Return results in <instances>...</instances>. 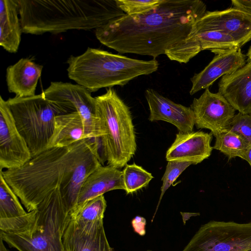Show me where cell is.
Masks as SVG:
<instances>
[{
  "mask_svg": "<svg viewBox=\"0 0 251 251\" xmlns=\"http://www.w3.org/2000/svg\"><path fill=\"white\" fill-rule=\"evenodd\" d=\"M199 0H162L150 11L115 19L95 30L97 39L120 54L155 59L184 40L206 12Z\"/></svg>",
  "mask_w": 251,
  "mask_h": 251,
  "instance_id": "obj_1",
  "label": "cell"
},
{
  "mask_svg": "<svg viewBox=\"0 0 251 251\" xmlns=\"http://www.w3.org/2000/svg\"><path fill=\"white\" fill-rule=\"evenodd\" d=\"M22 31L41 35L95 30L126 14L116 0H17Z\"/></svg>",
  "mask_w": 251,
  "mask_h": 251,
  "instance_id": "obj_2",
  "label": "cell"
},
{
  "mask_svg": "<svg viewBox=\"0 0 251 251\" xmlns=\"http://www.w3.org/2000/svg\"><path fill=\"white\" fill-rule=\"evenodd\" d=\"M87 139L66 147L48 149L18 168L0 170L27 212L36 209L52 191L67 185Z\"/></svg>",
  "mask_w": 251,
  "mask_h": 251,
  "instance_id": "obj_3",
  "label": "cell"
},
{
  "mask_svg": "<svg viewBox=\"0 0 251 251\" xmlns=\"http://www.w3.org/2000/svg\"><path fill=\"white\" fill-rule=\"evenodd\" d=\"M67 62L69 78L91 93L102 88L123 86L159 67L155 59L139 60L91 48L79 55H71Z\"/></svg>",
  "mask_w": 251,
  "mask_h": 251,
  "instance_id": "obj_4",
  "label": "cell"
},
{
  "mask_svg": "<svg viewBox=\"0 0 251 251\" xmlns=\"http://www.w3.org/2000/svg\"><path fill=\"white\" fill-rule=\"evenodd\" d=\"M95 98L104 161L119 169L127 164L137 149L130 110L113 88Z\"/></svg>",
  "mask_w": 251,
  "mask_h": 251,
  "instance_id": "obj_5",
  "label": "cell"
},
{
  "mask_svg": "<svg viewBox=\"0 0 251 251\" xmlns=\"http://www.w3.org/2000/svg\"><path fill=\"white\" fill-rule=\"evenodd\" d=\"M69 218L57 188L34 210L33 217L25 226L14 232L0 231V236L18 251H65L63 236Z\"/></svg>",
  "mask_w": 251,
  "mask_h": 251,
  "instance_id": "obj_6",
  "label": "cell"
},
{
  "mask_svg": "<svg viewBox=\"0 0 251 251\" xmlns=\"http://www.w3.org/2000/svg\"><path fill=\"white\" fill-rule=\"evenodd\" d=\"M6 101L32 157L47 150L53 134L55 117L69 113L47 99L43 92L29 97H15Z\"/></svg>",
  "mask_w": 251,
  "mask_h": 251,
  "instance_id": "obj_7",
  "label": "cell"
},
{
  "mask_svg": "<svg viewBox=\"0 0 251 251\" xmlns=\"http://www.w3.org/2000/svg\"><path fill=\"white\" fill-rule=\"evenodd\" d=\"M251 249V221H211L202 225L182 251H245Z\"/></svg>",
  "mask_w": 251,
  "mask_h": 251,
  "instance_id": "obj_8",
  "label": "cell"
},
{
  "mask_svg": "<svg viewBox=\"0 0 251 251\" xmlns=\"http://www.w3.org/2000/svg\"><path fill=\"white\" fill-rule=\"evenodd\" d=\"M43 92L47 99L56 103L69 113L77 112L83 120L89 138L100 139L95 98L89 91L77 84L59 81L51 82Z\"/></svg>",
  "mask_w": 251,
  "mask_h": 251,
  "instance_id": "obj_9",
  "label": "cell"
},
{
  "mask_svg": "<svg viewBox=\"0 0 251 251\" xmlns=\"http://www.w3.org/2000/svg\"><path fill=\"white\" fill-rule=\"evenodd\" d=\"M190 107L197 128L208 129L215 137L228 129L236 110L223 95L209 88L193 100Z\"/></svg>",
  "mask_w": 251,
  "mask_h": 251,
  "instance_id": "obj_10",
  "label": "cell"
},
{
  "mask_svg": "<svg viewBox=\"0 0 251 251\" xmlns=\"http://www.w3.org/2000/svg\"><path fill=\"white\" fill-rule=\"evenodd\" d=\"M32 158L28 146L16 126L10 110L0 98V170L18 168Z\"/></svg>",
  "mask_w": 251,
  "mask_h": 251,
  "instance_id": "obj_11",
  "label": "cell"
},
{
  "mask_svg": "<svg viewBox=\"0 0 251 251\" xmlns=\"http://www.w3.org/2000/svg\"><path fill=\"white\" fill-rule=\"evenodd\" d=\"M193 29L221 31L232 37L242 47L251 40V17L234 7L206 11Z\"/></svg>",
  "mask_w": 251,
  "mask_h": 251,
  "instance_id": "obj_12",
  "label": "cell"
},
{
  "mask_svg": "<svg viewBox=\"0 0 251 251\" xmlns=\"http://www.w3.org/2000/svg\"><path fill=\"white\" fill-rule=\"evenodd\" d=\"M100 148V139H87L77 158L68 184L63 189L60 190L69 214L76 207L79 192L86 179L102 166Z\"/></svg>",
  "mask_w": 251,
  "mask_h": 251,
  "instance_id": "obj_13",
  "label": "cell"
},
{
  "mask_svg": "<svg viewBox=\"0 0 251 251\" xmlns=\"http://www.w3.org/2000/svg\"><path fill=\"white\" fill-rule=\"evenodd\" d=\"M145 96L150 109V121L170 123L177 128L179 132L193 131L195 121L190 107L176 103L151 88L145 91Z\"/></svg>",
  "mask_w": 251,
  "mask_h": 251,
  "instance_id": "obj_14",
  "label": "cell"
},
{
  "mask_svg": "<svg viewBox=\"0 0 251 251\" xmlns=\"http://www.w3.org/2000/svg\"><path fill=\"white\" fill-rule=\"evenodd\" d=\"M211 51L215 54L212 61L203 70L191 78V95L209 88L220 76L230 74L246 64V56L240 48Z\"/></svg>",
  "mask_w": 251,
  "mask_h": 251,
  "instance_id": "obj_15",
  "label": "cell"
},
{
  "mask_svg": "<svg viewBox=\"0 0 251 251\" xmlns=\"http://www.w3.org/2000/svg\"><path fill=\"white\" fill-rule=\"evenodd\" d=\"M212 135L201 131L178 132L166 152V160L188 161L193 164L201 162L211 154Z\"/></svg>",
  "mask_w": 251,
  "mask_h": 251,
  "instance_id": "obj_16",
  "label": "cell"
},
{
  "mask_svg": "<svg viewBox=\"0 0 251 251\" xmlns=\"http://www.w3.org/2000/svg\"><path fill=\"white\" fill-rule=\"evenodd\" d=\"M218 92L240 113H251V64L222 76Z\"/></svg>",
  "mask_w": 251,
  "mask_h": 251,
  "instance_id": "obj_17",
  "label": "cell"
},
{
  "mask_svg": "<svg viewBox=\"0 0 251 251\" xmlns=\"http://www.w3.org/2000/svg\"><path fill=\"white\" fill-rule=\"evenodd\" d=\"M63 243L65 251H113L107 239L103 223L79 228L70 217L63 236Z\"/></svg>",
  "mask_w": 251,
  "mask_h": 251,
  "instance_id": "obj_18",
  "label": "cell"
},
{
  "mask_svg": "<svg viewBox=\"0 0 251 251\" xmlns=\"http://www.w3.org/2000/svg\"><path fill=\"white\" fill-rule=\"evenodd\" d=\"M43 69L42 65L28 58H21L8 66L6 71V81L9 92L19 98L35 95Z\"/></svg>",
  "mask_w": 251,
  "mask_h": 251,
  "instance_id": "obj_19",
  "label": "cell"
},
{
  "mask_svg": "<svg viewBox=\"0 0 251 251\" xmlns=\"http://www.w3.org/2000/svg\"><path fill=\"white\" fill-rule=\"evenodd\" d=\"M125 189L122 171L109 165L101 166L84 182L75 208L86 201L103 195L107 192L117 189L125 190Z\"/></svg>",
  "mask_w": 251,
  "mask_h": 251,
  "instance_id": "obj_20",
  "label": "cell"
},
{
  "mask_svg": "<svg viewBox=\"0 0 251 251\" xmlns=\"http://www.w3.org/2000/svg\"><path fill=\"white\" fill-rule=\"evenodd\" d=\"M17 0H0V45L10 53L17 52L23 32Z\"/></svg>",
  "mask_w": 251,
  "mask_h": 251,
  "instance_id": "obj_21",
  "label": "cell"
},
{
  "mask_svg": "<svg viewBox=\"0 0 251 251\" xmlns=\"http://www.w3.org/2000/svg\"><path fill=\"white\" fill-rule=\"evenodd\" d=\"M89 138L83 120L77 112L57 116L54 130L47 149L66 147Z\"/></svg>",
  "mask_w": 251,
  "mask_h": 251,
  "instance_id": "obj_22",
  "label": "cell"
},
{
  "mask_svg": "<svg viewBox=\"0 0 251 251\" xmlns=\"http://www.w3.org/2000/svg\"><path fill=\"white\" fill-rule=\"evenodd\" d=\"M106 208L103 195L86 201L69 214L78 227L84 228L103 222Z\"/></svg>",
  "mask_w": 251,
  "mask_h": 251,
  "instance_id": "obj_23",
  "label": "cell"
},
{
  "mask_svg": "<svg viewBox=\"0 0 251 251\" xmlns=\"http://www.w3.org/2000/svg\"><path fill=\"white\" fill-rule=\"evenodd\" d=\"M215 138L213 149L220 151L229 159L236 157L242 158L251 145L242 136L228 129Z\"/></svg>",
  "mask_w": 251,
  "mask_h": 251,
  "instance_id": "obj_24",
  "label": "cell"
},
{
  "mask_svg": "<svg viewBox=\"0 0 251 251\" xmlns=\"http://www.w3.org/2000/svg\"><path fill=\"white\" fill-rule=\"evenodd\" d=\"M17 196L0 173V218H12L25 215Z\"/></svg>",
  "mask_w": 251,
  "mask_h": 251,
  "instance_id": "obj_25",
  "label": "cell"
},
{
  "mask_svg": "<svg viewBox=\"0 0 251 251\" xmlns=\"http://www.w3.org/2000/svg\"><path fill=\"white\" fill-rule=\"evenodd\" d=\"M122 172L125 190L127 194L145 187L153 178L151 173L135 163L126 164Z\"/></svg>",
  "mask_w": 251,
  "mask_h": 251,
  "instance_id": "obj_26",
  "label": "cell"
},
{
  "mask_svg": "<svg viewBox=\"0 0 251 251\" xmlns=\"http://www.w3.org/2000/svg\"><path fill=\"white\" fill-rule=\"evenodd\" d=\"M192 164H193L192 163L188 161L176 160L168 161L165 173L161 179L162 185L161 188V194L156 212L166 191L173 184L181 174Z\"/></svg>",
  "mask_w": 251,
  "mask_h": 251,
  "instance_id": "obj_27",
  "label": "cell"
},
{
  "mask_svg": "<svg viewBox=\"0 0 251 251\" xmlns=\"http://www.w3.org/2000/svg\"><path fill=\"white\" fill-rule=\"evenodd\" d=\"M162 0H116L117 6L127 15L146 13L158 6Z\"/></svg>",
  "mask_w": 251,
  "mask_h": 251,
  "instance_id": "obj_28",
  "label": "cell"
},
{
  "mask_svg": "<svg viewBox=\"0 0 251 251\" xmlns=\"http://www.w3.org/2000/svg\"><path fill=\"white\" fill-rule=\"evenodd\" d=\"M228 129L239 134L251 145V113L235 114Z\"/></svg>",
  "mask_w": 251,
  "mask_h": 251,
  "instance_id": "obj_29",
  "label": "cell"
},
{
  "mask_svg": "<svg viewBox=\"0 0 251 251\" xmlns=\"http://www.w3.org/2000/svg\"><path fill=\"white\" fill-rule=\"evenodd\" d=\"M234 8L240 10L251 17V0H232Z\"/></svg>",
  "mask_w": 251,
  "mask_h": 251,
  "instance_id": "obj_30",
  "label": "cell"
},
{
  "mask_svg": "<svg viewBox=\"0 0 251 251\" xmlns=\"http://www.w3.org/2000/svg\"><path fill=\"white\" fill-rule=\"evenodd\" d=\"M146 223L144 218L138 216L135 217L132 221V225L135 232L141 236L144 235L146 233Z\"/></svg>",
  "mask_w": 251,
  "mask_h": 251,
  "instance_id": "obj_31",
  "label": "cell"
},
{
  "mask_svg": "<svg viewBox=\"0 0 251 251\" xmlns=\"http://www.w3.org/2000/svg\"><path fill=\"white\" fill-rule=\"evenodd\" d=\"M242 159L246 160L251 167V145L249 146Z\"/></svg>",
  "mask_w": 251,
  "mask_h": 251,
  "instance_id": "obj_32",
  "label": "cell"
},
{
  "mask_svg": "<svg viewBox=\"0 0 251 251\" xmlns=\"http://www.w3.org/2000/svg\"><path fill=\"white\" fill-rule=\"evenodd\" d=\"M2 238L0 236V251H9L5 247Z\"/></svg>",
  "mask_w": 251,
  "mask_h": 251,
  "instance_id": "obj_33",
  "label": "cell"
},
{
  "mask_svg": "<svg viewBox=\"0 0 251 251\" xmlns=\"http://www.w3.org/2000/svg\"><path fill=\"white\" fill-rule=\"evenodd\" d=\"M247 63L251 64V46L249 48L248 52L247 53Z\"/></svg>",
  "mask_w": 251,
  "mask_h": 251,
  "instance_id": "obj_34",
  "label": "cell"
},
{
  "mask_svg": "<svg viewBox=\"0 0 251 251\" xmlns=\"http://www.w3.org/2000/svg\"><path fill=\"white\" fill-rule=\"evenodd\" d=\"M251 251V249H249L248 250H246V251Z\"/></svg>",
  "mask_w": 251,
  "mask_h": 251,
  "instance_id": "obj_35",
  "label": "cell"
},
{
  "mask_svg": "<svg viewBox=\"0 0 251 251\" xmlns=\"http://www.w3.org/2000/svg\"><path fill=\"white\" fill-rule=\"evenodd\" d=\"M150 251V250H148V251Z\"/></svg>",
  "mask_w": 251,
  "mask_h": 251,
  "instance_id": "obj_36",
  "label": "cell"
}]
</instances>
